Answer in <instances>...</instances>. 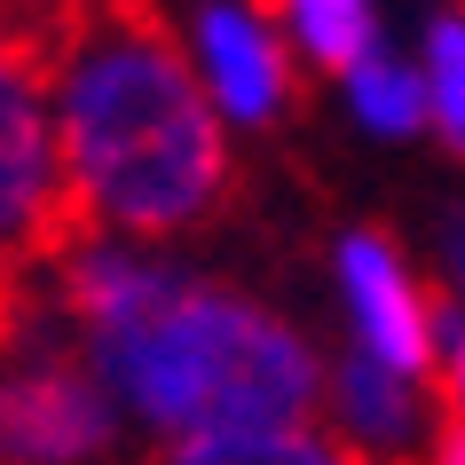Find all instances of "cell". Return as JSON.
<instances>
[{
  "label": "cell",
  "mask_w": 465,
  "mask_h": 465,
  "mask_svg": "<svg viewBox=\"0 0 465 465\" xmlns=\"http://www.w3.org/2000/svg\"><path fill=\"white\" fill-rule=\"evenodd\" d=\"M40 55L72 229L158 245L221 205L229 134L143 0H40Z\"/></svg>",
  "instance_id": "obj_1"
},
{
  "label": "cell",
  "mask_w": 465,
  "mask_h": 465,
  "mask_svg": "<svg viewBox=\"0 0 465 465\" xmlns=\"http://www.w3.org/2000/svg\"><path fill=\"white\" fill-rule=\"evenodd\" d=\"M111 394L119 426L134 418L143 434L197 441V434H245V426H300L316 418L323 363L292 323L261 300L205 284L173 269L143 316L79 347Z\"/></svg>",
  "instance_id": "obj_2"
},
{
  "label": "cell",
  "mask_w": 465,
  "mask_h": 465,
  "mask_svg": "<svg viewBox=\"0 0 465 465\" xmlns=\"http://www.w3.org/2000/svg\"><path fill=\"white\" fill-rule=\"evenodd\" d=\"M72 245V197L48 119V55L40 25H0V300Z\"/></svg>",
  "instance_id": "obj_3"
},
{
  "label": "cell",
  "mask_w": 465,
  "mask_h": 465,
  "mask_svg": "<svg viewBox=\"0 0 465 465\" xmlns=\"http://www.w3.org/2000/svg\"><path fill=\"white\" fill-rule=\"evenodd\" d=\"M119 441V411L72 340L0 347V465H95Z\"/></svg>",
  "instance_id": "obj_4"
},
{
  "label": "cell",
  "mask_w": 465,
  "mask_h": 465,
  "mask_svg": "<svg viewBox=\"0 0 465 465\" xmlns=\"http://www.w3.org/2000/svg\"><path fill=\"white\" fill-rule=\"evenodd\" d=\"M340 308H347V355H371V363H387V371H402V379H426V387H434V308H441V292L418 284L411 261H402L379 229L340 237ZM441 402H450V394H441Z\"/></svg>",
  "instance_id": "obj_5"
},
{
  "label": "cell",
  "mask_w": 465,
  "mask_h": 465,
  "mask_svg": "<svg viewBox=\"0 0 465 465\" xmlns=\"http://www.w3.org/2000/svg\"><path fill=\"white\" fill-rule=\"evenodd\" d=\"M441 402L426 379H402V371L371 363V355H340L316 387V426L340 450H355L363 465H418L426 434L441 426Z\"/></svg>",
  "instance_id": "obj_6"
},
{
  "label": "cell",
  "mask_w": 465,
  "mask_h": 465,
  "mask_svg": "<svg viewBox=\"0 0 465 465\" xmlns=\"http://www.w3.org/2000/svg\"><path fill=\"white\" fill-rule=\"evenodd\" d=\"M190 64L197 95L213 111L221 126H269L284 111V87H292V55L276 40V25L252 8V0H213V8H197V40L182 48Z\"/></svg>",
  "instance_id": "obj_7"
},
{
  "label": "cell",
  "mask_w": 465,
  "mask_h": 465,
  "mask_svg": "<svg viewBox=\"0 0 465 465\" xmlns=\"http://www.w3.org/2000/svg\"><path fill=\"white\" fill-rule=\"evenodd\" d=\"M158 465H363V458H355V450H340L316 418H300V426H245V434L173 441Z\"/></svg>",
  "instance_id": "obj_8"
},
{
  "label": "cell",
  "mask_w": 465,
  "mask_h": 465,
  "mask_svg": "<svg viewBox=\"0 0 465 465\" xmlns=\"http://www.w3.org/2000/svg\"><path fill=\"white\" fill-rule=\"evenodd\" d=\"M340 79H347V111H355L371 134H426V87H418V64L371 48V55H355Z\"/></svg>",
  "instance_id": "obj_9"
},
{
  "label": "cell",
  "mask_w": 465,
  "mask_h": 465,
  "mask_svg": "<svg viewBox=\"0 0 465 465\" xmlns=\"http://www.w3.org/2000/svg\"><path fill=\"white\" fill-rule=\"evenodd\" d=\"M276 25L300 40V55H316L331 72H347L355 55L379 48V8L371 0H269Z\"/></svg>",
  "instance_id": "obj_10"
},
{
  "label": "cell",
  "mask_w": 465,
  "mask_h": 465,
  "mask_svg": "<svg viewBox=\"0 0 465 465\" xmlns=\"http://www.w3.org/2000/svg\"><path fill=\"white\" fill-rule=\"evenodd\" d=\"M418 87H426V126H434L441 143H458L465 134V25L458 16H434V25H426Z\"/></svg>",
  "instance_id": "obj_11"
},
{
  "label": "cell",
  "mask_w": 465,
  "mask_h": 465,
  "mask_svg": "<svg viewBox=\"0 0 465 465\" xmlns=\"http://www.w3.org/2000/svg\"><path fill=\"white\" fill-rule=\"evenodd\" d=\"M418 465H465V418H458V402H450V411H441V426L426 434Z\"/></svg>",
  "instance_id": "obj_12"
}]
</instances>
